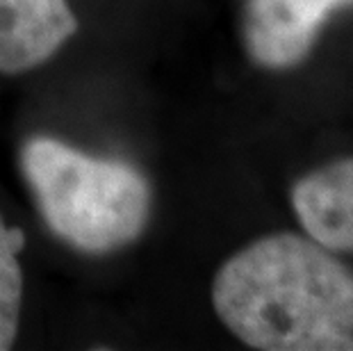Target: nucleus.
I'll return each mask as SVG.
<instances>
[{
	"label": "nucleus",
	"mask_w": 353,
	"mask_h": 351,
	"mask_svg": "<svg viewBox=\"0 0 353 351\" xmlns=\"http://www.w3.org/2000/svg\"><path fill=\"white\" fill-rule=\"evenodd\" d=\"M21 171L46 226L73 249L110 253L144 233L151 185L130 162L37 135L21 148Z\"/></svg>",
	"instance_id": "f03ea898"
},
{
	"label": "nucleus",
	"mask_w": 353,
	"mask_h": 351,
	"mask_svg": "<svg viewBox=\"0 0 353 351\" xmlns=\"http://www.w3.org/2000/svg\"><path fill=\"white\" fill-rule=\"evenodd\" d=\"M212 303L232 335L262 351H353V274L326 246L267 235L214 276Z\"/></svg>",
	"instance_id": "f257e3e1"
},
{
	"label": "nucleus",
	"mask_w": 353,
	"mask_h": 351,
	"mask_svg": "<svg viewBox=\"0 0 353 351\" xmlns=\"http://www.w3.org/2000/svg\"><path fill=\"white\" fill-rule=\"evenodd\" d=\"M292 205L307 237L328 251H353V160H337L303 176Z\"/></svg>",
	"instance_id": "39448f33"
},
{
	"label": "nucleus",
	"mask_w": 353,
	"mask_h": 351,
	"mask_svg": "<svg viewBox=\"0 0 353 351\" xmlns=\"http://www.w3.org/2000/svg\"><path fill=\"white\" fill-rule=\"evenodd\" d=\"M66 0H0V73L37 69L76 34Z\"/></svg>",
	"instance_id": "20e7f679"
},
{
	"label": "nucleus",
	"mask_w": 353,
	"mask_h": 351,
	"mask_svg": "<svg viewBox=\"0 0 353 351\" xmlns=\"http://www.w3.org/2000/svg\"><path fill=\"white\" fill-rule=\"evenodd\" d=\"M353 0H246L244 41L267 69H288L310 53L330 12Z\"/></svg>",
	"instance_id": "7ed1b4c3"
},
{
	"label": "nucleus",
	"mask_w": 353,
	"mask_h": 351,
	"mask_svg": "<svg viewBox=\"0 0 353 351\" xmlns=\"http://www.w3.org/2000/svg\"><path fill=\"white\" fill-rule=\"evenodd\" d=\"M26 246L23 230L7 226L0 214V351L10 349L19 333L23 272L19 256Z\"/></svg>",
	"instance_id": "423d86ee"
}]
</instances>
